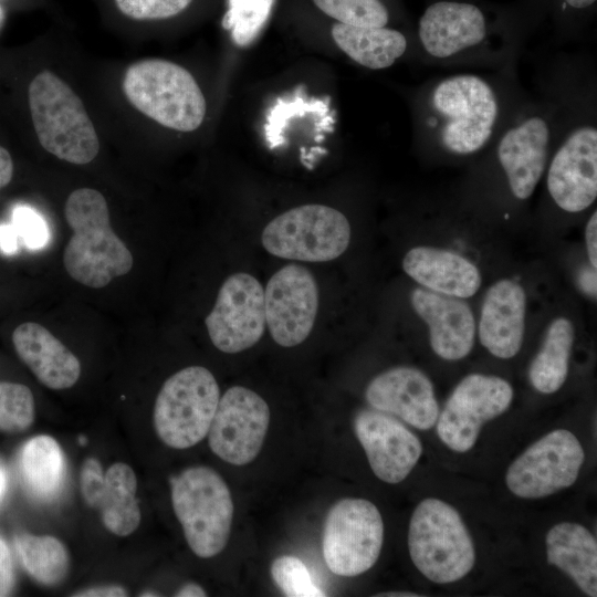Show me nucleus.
Segmentation results:
<instances>
[{"label": "nucleus", "mask_w": 597, "mask_h": 597, "mask_svg": "<svg viewBox=\"0 0 597 597\" xmlns=\"http://www.w3.org/2000/svg\"><path fill=\"white\" fill-rule=\"evenodd\" d=\"M504 75L459 73L422 85L417 102L422 148L454 158L490 148L521 103Z\"/></svg>", "instance_id": "f257e3e1"}, {"label": "nucleus", "mask_w": 597, "mask_h": 597, "mask_svg": "<svg viewBox=\"0 0 597 597\" xmlns=\"http://www.w3.org/2000/svg\"><path fill=\"white\" fill-rule=\"evenodd\" d=\"M408 548L416 568L437 584L460 580L475 563L474 545L459 512L434 498L416 506L409 523Z\"/></svg>", "instance_id": "39448f33"}, {"label": "nucleus", "mask_w": 597, "mask_h": 597, "mask_svg": "<svg viewBox=\"0 0 597 597\" xmlns=\"http://www.w3.org/2000/svg\"><path fill=\"white\" fill-rule=\"evenodd\" d=\"M585 241L588 260L593 269H597V211L589 217L585 229Z\"/></svg>", "instance_id": "c9c22d12"}, {"label": "nucleus", "mask_w": 597, "mask_h": 597, "mask_svg": "<svg viewBox=\"0 0 597 597\" xmlns=\"http://www.w3.org/2000/svg\"><path fill=\"white\" fill-rule=\"evenodd\" d=\"M19 235L12 224L0 226V251L12 254L17 251Z\"/></svg>", "instance_id": "4c0bfd02"}, {"label": "nucleus", "mask_w": 597, "mask_h": 597, "mask_svg": "<svg viewBox=\"0 0 597 597\" xmlns=\"http://www.w3.org/2000/svg\"><path fill=\"white\" fill-rule=\"evenodd\" d=\"M80 488L86 504L100 511L104 526L113 534L127 536L139 526L137 480L129 465L116 462L103 472L98 460L88 458L81 469Z\"/></svg>", "instance_id": "f3484780"}, {"label": "nucleus", "mask_w": 597, "mask_h": 597, "mask_svg": "<svg viewBox=\"0 0 597 597\" xmlns=\"http://www.w3.org/2000/svg\"><path fill=\"white\" fill-rule=\"evenodd\" d=\"M354 430L374 474L386 483L404 481L422 454L419 438L386 412L360 410Z\"/></svg>", "instance_id": "dca6fc26"}, {"label": "nucleus", "mask_w": 597, "mask_h": 597, "mask_svg": "<svg viewBox=\"0 0 597 597\" xmlns=\"http://www.w3.org/2000/svg\"><path fill=\"white\" fill-rule=\"evenodd\" d=\"M12 343L20 359L48 388L67 389L78 380V358L44 326L20 324L12 333Z\"/></svg>", "instance_id": "4be33fe9"}, {"label": "nucleus", "mask_w": 597, "mask_h": 597, "mask_svg": "<svg viewBox=\"0 0 597 597\" xmlns=\"http://www.w3.org/2000/svg\"><path fill=\"white\" fill-rule=\"evenodd\" d=\"M273 3L274 0H228L222 27L230 32L237 45L248 46L261 33Z\"/></svg>", "instance_id": "c85d7f7f"}, {"label": "nucleus", "mask_w": 597, "mask_h": 597, "mask_svg": "<svg viewBox=\"0 0 597 597\" xmlns=\"http://www.w3.org/2000/svg\"><path fill=\"white\" fill-rule=\"evenodd\" d=\"M588 100V98H587ZM559 103L557 132L546 166V190L562 211L580 213L597 198V126L593 101Z\"/></svg>", "instance_id": "20e7f679"}, {"label": "nucleus", "mask_w": 597, "mask_h": 597, "mask_svg": "<svg viewBox=\"0 0 597 597\" xmlns=\"http://www.w3.org/2000/svg\"><path fill=\"white\" fill-rule=\"evenodd\" d=\"M15 549L28 574L44 586L60 584L69 570V553L64 544L51 535L20 533Z\"/></svg>", "instance_id": "cd10ccee"}, {"label": "nucleus", "mask_w": 597, "mask_h": 597, "mask_svg": "<svg viewBox=\"0 0 597 597\" xmlns=\"http://www.w3.org/2000/svg\"><path fill=\"white\" fill-rule=\"evenodd\" d=\"M384 541L379 510L365 499L346 498L328 511L323 528V557L338 576H357L377 562Z\"/></svg>", "instance_id": "9d476101"}, {"label": "nucleus", "mask_w": 597, "mask_h": 597, "mask_svg": "<svg viewBox=\"0 0 597 597\" xmlns=\"http://www.w3.org/2000/svg\"><path fill=\"white\" fill-rule=\"evenodd\" d=\"M270 425L266 401L253 390L230 387L219 399L208 441L223 461L244 465L260 453Z\"/></svg>", "instance_id": "ddd939ff"}, {"label": "nucleus", "mask_w": 597, "mask_h": 597, "mask_svg": "<svg viewBox=\"0 0 597 597\" xmlns=\"http://www.w3.org/2000/svg\"><path fill=\"white\" fill-rule=\"evenodd\" d=\"M265 323L274 342L283 347L303 343L313 329L318 310V289L304 266L287 264L275 272L264 290Z\"/></svg>", "instance_id": "2eb2a0df"}, {"label": "nucleus", "mask_w": 597, "mask_h": 597, "mask_svg": "<svg viewBox=\"0 0 597 597\" xmlns=\"http://www.w3.org/2000/svg\"><path fill=\"white\" fill-rule=\"evenodd\" d=\"M526 296L520 283L502 279L486 291L479 318L482 346L501 359L514 357L525 332Z\"/></svg>", "instance_id": "aec40b11"}, {"label": "nucleus", "mask_w": 597, "mask_h": 597, "mask_svg": "<svg viewBox=\"0 0 597 597\" xmlns=\"http://www.w3.org/2000/svg\"><path fill=\"white\" fill-rule=\"evenodd\" d=\"M19 238L29 249L44 247L49 232L44 220L32 209L19 207L13 211V223Z\"/></svg>", "instance_id": "473e14b6"}, {"label": "nucleus", "mask_w": 597, "mask_h": 597, "mask_svg": "<svg viewBox=\"0 0 597 597\" xmlns=\"http://www.w3.org/2000/svg\"><path fill=\"white\" fill-rule=\"evenodd\" d=\"M64 217L73 234L63 264L73 280L101 289L132 270V252L113 231L108 203L101 191L88 187L73 190L65 200Z\"/></svg>", "instance_id": "7ed1b4c3"}, {"label": "nucleus", "mask_w": 597, "mask_h": 597, "mask_svg": "<svg viewBox=\"0 0 597 597\" xmlns=\"http://www.w3.org/2000/svg\"><path fill=\"white\" fill-rule=\"evenodd\" d=\"M34 420V398L29 387L0 381V431L18 433Z\"/></svg>", "instance_id": "7c9ffc66"}, {"label": "nucleus", "mask_w": 597, "mask_h": 597, "mask_svg": "<svg viewBox=\"0 0 597 597\" xmlns=\"http://www.w3.org/2000/svg\"><path fill=\"white\" fill-rule=\"evenodd\" d=\"M20 473L24 485L39 499L53 498L64 475V454L57 441L46 434L28 440L20 451Z\"/></svg>", "instance_id": "a878e982"}, {"label": "nucleus", "mask_w": 597, "mask_h": 597, "mask_svg": "<svg viewBox=\"0 0 597 597\" xmlns=\"http://www.w3.org/2000/svg\"><path fill=\"white\" fill-rule=\"evenodd\" d=\"M377 596L418 597V596H420V595L415 594V593H408V591H407V593H406V591H399V593L379 594V595H377Z\"/></svg>", "instance_id": "c03bdc74"}, {"label": "nucleus", "mask_w": 597, "mask_h": 597, "mask_svg": "<svg viewBox=\"0 0 597 597\" xmlns=\"http://www.w3.org/2000/svg\"><path fill=\"white\" fill-rule=\"evenodd\" d=\"M177 597H198V596H207L206 590L195 583H189L185 586H182L178 591L175 594Z\"/></svg>", "instance_id": "a19ab883"}, {"label": "nucleus", "mask_w": 597, "mask_h": 597, "mask_svg": "<svg viewBox=\"0 0 597 597\" xmlns=\"http://www.w3.org/2000/svg\"><path fill=\"white\" fill-rule=\"evenodd\" d=\"M76 597H124L127 596L126 589L118 585L96 586L83 589L73 594Z\"/></svg>", "instance_id": "e433bc0d"}, {"label": "nucleus", "mask_w": 597, "mask_h": 597, "mask_svg": "<svg viewBox=\"0 0 597 597\" xmlns=\"http://www.w3.org/2000/svg\"><path fill=\"white\" fill-rule=\"evenodd\" d=\"M205 323L212 344L223 353H240L255 345L266 325L261 283L245 272L230 275Z\"/></svg>", "instance_id": "4468645a"}, {"label": "nucleus", "mask_w": 597, "mask_h": 597, "mask_svg": "<svg viewBox=\"0 0 597 597\" xmlns=\"http://www.w3.org/2000/svg\"><path fill=\"white\" fill-rule=\"evenodd\" d=\"M6 21V7L0 3V30L2 29Z\"/></svg>", "instance_id": "a18cd8bd"}, {"label": "nucleus", "mask_w": 597, "mask_h": 597, "mask_svg": "<svg viewBox=\"0 0 597 597\" xmlns=\"http://www.w3.org/2000/svg\"><path fill=\"white\" fill-rule=\"evenodd\" d=\"M332 36L348 57L370 70L391 66L408 50L405 34L386 27L362 28L337 22L332 28Z\"/></svg>", "instance_id": "b1692460"}, {"label": "nucleus", "mask_w": 597, "mask_h": 597, "mask_svg": "<svg viewBox=\"0 0 597 597\" xmlns=\"http://www.w3.org/2000/svg\"><path fill=\"white\" fill-rule=\"evenodd\" d=\"M565 6L576 10H584L591 7L596 0H563Z\"/></svg>", "instance_id": "79ce46f5"}, {"label": "nucleus", "mask_w": 597, "mask_h": 597, "mask_svg": "<svg viewBox=\"0 0 597 597\" xmlns=\"http://www.w3.org/2000/svg\"><path fill=\"white\" fill-rule=\"evenodd\" d=\"M220 399L212 373L201 366L186 367L161 386L154 406V427L170 448L188 449L207 434Z\"/></svg>", "instance_id": "0eeeda50"}, {"label": "nucleus", "mask_w": 597, "mask_h": 597, "mask_svg": "<svg viewBox=\"0 0 597 597\" xmlns=\"http://www.w3.org/2000/svg\"><path fill=\"white\" fill-rule=\"evenodd\" d=\"M578 283L584 292L596 297V270L591 266L585 268L579 273Z\"/></svg>", "instance_id": "58836bf2"}, {"label": "nucleus", "mask_w": 597, "mask_h": 597, "mask_svg": "<svg viewBox=\"0 0 597 597\" xmlns=\"http://www.w3.org/2000/svg\"><path fill=\"white\" fill-rule=\"evenodd\" d=\"M365 397L374 409L397 416L419 430L431 429L439 417L433 385L415 367L383 371L368 384Z\"/></svg>", "instance_id": "a211bd4d"}, {"label": "nucleus", "mask_w": 597, "mask_h": 597, "mask_svg": "<svg viewBox=\"0 0 597 597\" xmlns=\"http://www.w3.org/2000/svg\"><path fill=\"white\" fill-rule=\"evenodd\" d=\"M511 384L499 376L470 374L452 390L437 420L440 440L455 452L475 443L484 422L502 415L513 400Z\"/></svg>", "instance_id": "f8f14e48"}, {"label": "nucleus", "mask_w": 597, "mask_h": 597, "mask_svg": "<svg viewBox=\"0 0 597 597\" xmlns=\"http://www.w3.org/2000/svg\"><path fill=\"white\" fill-rule=\"evenodd\" d=\"M7 484V476L3 468L0 465V500L3 496Z\"/></svg>", "instance_id": "37998d69"}, {"label": "nucleus", "mask_w": 597, "mask_h": 597, "mask_svg": "<svg viewBox=\"0 0 597 597\" xmlns=\"http://www.w3.org/2000/svg\"><path fill=\"white\" fill-rule=\"evenodd\" d=\"M13 587V566L10 549L0 536V596H7Z\"/></svg>", "instance_id": "f704fd0d"}, {"label": "nucleus", "mask_w": 597, "mask_h": 597, "mask_svg": "<svg viewBox=\"0 0 597 597\" xmlns=\"http://www.w3.org/2000/svg\"><path fill=\"white\" fill-rule=\"evenodd\" d=\"M316 7L339 23L383 28L389 21V13L380 0H313Z\"/></svg>", "instance_id": "c756f323"}, {"label": "nucleus", "mask_w": 597, "mask_h": 597, "mask_svg": "<svg viewBox=\"0 0 597 597\" xmlns=\"http://www.w3.org/2000/svg\"><path fill=\"white\" fill-rule=\"evenodd\" d=\"M574 341L575 329L570 320L559 316L549 323L528 369L530 381L538 392L553 394L564 385Z\"/></svg>", "instance_id": "393cba45"}, {"label": "nucleus", "mask_w": 597, "mask_h": 597, "mask_svg": "<svg viewBox=\"0 0 597 597\" xmlns=\"http://www.w3.org/2000/svg\"><path fill=\"white\" fill-rule=\"evenodd\" d=\"M350 235V224L341 211L324 205H304L272 219L261 241L277 258L326 262L346 251Z\"/></svg>", "instance_id": "1a4fd4ad"}, {"label": "nucleus", "mask_w": 597, "mask_h": 597, "mask_svg": "<svg viewBox=\"0 0 597 597\" xmlns=\"http://www.w3.org/2000/svg\"><path fill=\"white\" fill-rule=\"evenodd\" d=\"M121 95L138 117L180 133L198 129L207 114L206 97L193 75L160 57L128 63L119 76Z\"/></svg>", "instance_id": "f03ea898"}, {"label": "nucleus", "mask_w": 597, "mask_h": 597, "mask_svg": "<svg viewBox=\"0 0 597 597\" xmlns=\"http://www.w3.org/2000/svg\"><path fill=\"white\" fill-rule=\"evenodd\" d=\"M174 512L190 549L199 557L226 547L233 520V501L224 480L208 467H190L170 478Z\"/></svg>", "instance_id": "423d86ee"}, {"label": "nucleus", "mask_w": 597, "mask_h": 597, "mask_svg": "<svg viewBox=\"0 0 597 597\" xmlns=\"http://www.w3.org/2000/svg\"><path fill=\"white\" fill-rule=\"evenodd\" d=\"M422 56L434 63H498L503 55L491 48L489 24L475 4L437 1L427 7L418 23Z\"/></svg>", "instance_id": "6e6552de"}, {"label": "nucleus", "mask_w": 597, "mask_h": 597, "mask_svg": "<svg viewBox=\"0 0 597 597\" xmlns=\"http://www.w3.org/2000/svg\"><path fill=\"white\" fill-rule=\"evenodd\" d=\"M271 576L285 596H326V593L314 584L306 565L296 556L283 555L276 557L271 564Z\"/></svg>", "instance_id": "2f4dec72"}, {"label": "nucleus", "mask_w": 597, "mask_h": 597, "mask_svg": "<svg viewBox=\"0 0 597 597\" xmlns=\"http://www.w3.org/2000/svg\"><path fill=\"white\" fill-rule=\"evenodd\" d=\"M413 311L428 325L432 350L442 359L460 360L473 348L476 323L464 298L413 289L410 296Z\"/></svg>", "instance_id": "6ab92c4d"}, {"label": "nucleus", "mask_w": 597, "mask_h": 597, "mask_svg": "<svg viewBox=\"0 0 597 597\" xmlns=\"http://www.w3.org/2000/svg\"><path fill=\"white\" fill-rule=\"evenodd\" d=\"M6 138L0 129V195L12 182L15 169L13 154Z\"/></svg>", "instance_id": "72a5a7b5"}, {"label": "nucleus", "mask_w": 597, "mask_h": 597, "mask_svg": "<svg viewBox=\"0 0 597 597\" xmlns=\"http://www.w3.org/2000/svg\"><path fill=\"white\" fill-rule=\"evenodd\" d=\"M405 273L421 287L459 298L472 297L481 287L479 268L458 252L418 245L404 256Z\"/></svg>", "instance_id": "412c9836"}, {"label": "nucleus", "mask_w": 597, "mask_h": 597, "mask_svg": "<svg viewBox=\"0 0 597 597\" xmlns=\"http://www.w3.org/2000/svg\"><path fill=\"white\" fill-rule=\"evenodd\" d=\"M0 3L4 7L48 8L49 10L55 8L51 0H0Z\"/></svg>", "instance_id": "ea45409f"}, {"label": "nucleus", "mask_w": 597, "mask_h": 597, "mask_svg": "<svg viewBox=\"0 0 597 597\" xmlns=\"http://www.w3.org/2000/svg\"><path fill=\"white\" fill-rule=\"evenodd\" d=\"M547 563L568 575L582 591L597 596V542L583 525L562 522L546 534Z\"/></svg>", "instance_id": "5701e85b"}, {"label": "nucleus", "mask_w": 597, "mask_h": 597, "mask_svg": "<svg viewBox=\"0 0 597 597\" xmlns=\"http://www.w3.org/2000/svg\"><path fill=\"white\" fill-rule=\"evenodd\" d=\"M106 23L138 33L184 14L195 0H94Z\"/></svg>", "instance_id": "bb28decb"}, {"label": "nucleus", "mask_w": 597, "mask_h": 597, "mask_svg": "<svg viewBox=\"0 0 597 597\" xmlns=\"http://www.w3.org/2000/svg\"><path fill=\"white\" fill-rule=\"evenodd\" d=\"M584 449L565 429L548 432L509 467L505 482L522 499H540L569 488L584 463Z\"/></svg>", "instance_id": "9b49d317"}]
</instances>
